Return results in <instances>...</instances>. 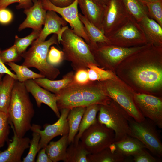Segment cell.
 I'll use <instances>...</instances> for the list:
<instances>
[{
    "label": "cell",
    "instance_id": "cell-45",
    "mask_svg": "<svg viewBox=\"0 0 162 162\" xmlns=\"http://www.w3.org/2000/svg\"><path fill=\"white\" fill-rule=\"evenodd\" d=\"M36 162H52L47 154L45 147L41 149L38 152Z\"/></svg>",
    "mask_w": 162,
    "mask_h": 162
},
{
    "label": "cell",
    "instance_id": "cell-42",
    "mask_svg": "<svg viewBox=\"0 0 162 162\" xmlns=\"http://www.w3.org/2000/svg\"><path fill=\"white\" fill-rule=\"evenodd\" d=\"M88 69H81L76 71L74 74L73 82L82 85L86 84L90 81L89 79Z\"/></svg>",
    "mask_w": 162,
    "mask_h": 162
},
{
    "label": "cell",
    "instance_id": "cell-13",
    "mask_svg": "<svg viewBox=\"0 0 162 162\" xmlns=\"http://www.w3.org/2000/svg\"><path fill=\"white\" fill-rule=\"evenodd\" d=\"M70 110L63 109L59 110L60 116L58 121L52 124H45L43 130H41V127L39 125L34 124L32 125L30 130L38 132L40 136L39 151L45 147L54 137L68 134L69 128L67 117Z\"/></svg>",
    "mask_w": 162,
    "mask_h": 162
},
{
    "label": "cell",
    "instance_id": "cell-40",
    "mask_svg": "<svg viewBox=\"0 0 162 162\" xmlns=\"http://www.w3.org/2000/svg\"><path fill=\"white\" fill-rule=\"evenodd\" d=\"M64 60L63 51H60L54 46L50 47L47 56L48 63L54 67L60 64Z\"/></svg>",
    "mask_w": 162,
    "mask_h": 162
},
{
    "label": "cell",
    "instance_id": "cell-18",
    "mask_svg": "<svg viewBox=\"0 0 162 162\" xmlns=\"http://www.w3.org/2000/svg\"><path fill=\"white\" fill-rule=\"evenodd\" d=\"M57 105L59 110L85 107L80 85L73 82L56 94Z\"/></svg>",
    "mask_w": 162,
    "mask_h": 162
},
{
    "label": "cell",
    "instance_id": "cell-11",
    "mask_svg": "<svg viewBox=\"0 0 162 162\" xmlns=\"http://www.w3.org/2000/svg\"><path fill=\"white\" fill-rule=\"evenodd\" d=\"M131 16L122 0H109L104 12L102 30L108 38L125 24Z\"/></svg>",
    "mask_w": 162,
    "mask_h": 162
},
{
    "label": "cell",
    "instance_id": "cell-38",
    "mask_svg": "<svg viewBox=\"0 0 162 162\" xmlns=\"http://www.w3.org/2000/svg\"><path fill=\"white\" fill-rule=\"evenodd\" d=\"M10 124L8 114L0 111V149L4 146L8 139Z\"/></svg>",
    "mask_w": 162,
    "mask_h": 162
},
{
    "label": "cell",
    "instance_id": "cell-31",
    "mask_svg": "<svg viewBox=\"0 0 162 162\" xmlns=\"http://www.w3.org/2000/svg\"><path fill=\"white\" fill-rule=\"evenodd\" d=\"M69 145L67 150L65 162H88L87 155L89 153L80 141L77 144L73 142Z\"/></svg>",
    "mask_w": 162,
    "mask_h": 162
},
{
    "label": "cell",
    "instance_id": "cell-10",
    "mask_svg": "<svg viewBox=\"0 0 162 162\" xmlns=\"http://www.w3.org/2000/svg\"><path fill=\"white\" fill-rule=\"evenodd\" d=\"M108 38L110 44L124 47L149 43L138 23L132 16Z\"/></svg>",
    "mask_w": 162,
    "mask_h": 162
},
{
    "label": "cell",
    "instance_id": "cell-8",
    "mask_svg": "<svg viewBox=\"0 0 162 162\" xmlns=\"http://www.w3.org/2000/svg\"><path fill=\"white\" fill-rule=\"evenodd\" d=\"M114 139L113 130L97 121L84 131L80 139L89 153L93 154L109 147Z\"/></svg>",
    "mask_w": 162,
    "mask_h": 162
},
{
    "label": "cell",
    "instance_id": "cell-50",
    "mask_svg": "<svg viewBox=\"0 0 162 162\" xmlns=\"http://www.w3.org/2000/svg\"><path fill=\"white\" fill-rule=\"evenodd\" d=\"M3 75H4L3 74L0 73V84L2 81V77H3Z\"/></svg>",
    "mask_w": 162,
    "mask_h": 162
},
{
    "label": "cell",
    "instance_id": "cell-33",
    "mask_svg": "<svg viewBox=\"0 0 162 162\" xmlns=\"http://www.w3.org/2000/svg\"><path fill=\"white\" fill-rule=\"evenodd\" d=\"M6 64L15 73L17 80L19 82H24L30 80L45 78L44 75L33 72L26 66L18 65L14 62H9Z\"/></svg>",
    "mask_w": 162,
    "mask_h": 162
},
{
    "label": "cell",
    "instance_id": "cell-22",
    "mask_svg": "<svg viewBox=\"0 0 162 162\" xmlns=\"http://www.w3.org/2000/svg\"><path fill=\"white\" fill-rule=\"evenodd\" d=\"M138 22L149 43L162 46V26L148 16L143 17Z\"/></svg>",
    "mask_w": 162,
    "mask_h": 162
},
{
    "label": "cell",
    "instance_id": "cell-3",
    "mask_svg": "<svg viewBox=\"0 0 162 162\" xmlns=\"http://www.w3.org/2000/svg\"><path fill=\"white\" fill-rule=\"evenodd\" d=\"M60 43L62 45L64 60L70 62L76 71L88 69L90 64L98 66L88 45L69 27L63 32Z\"/></svg>",
    "mask_w": 162,
    "mask_h": 162
},
{
    "label": "cell",
    "instance_id": "cell-46",
    "mask_svg": "<svg viewBox=\"0 0 162 162\" xmlns=\"http://www.w3.org/2000/svg\"><path fill=\"white\" fill-rule=\"evenodd\" d=\"M2 52L0 49V73L2 74H8L17 80L16 76L15 74L12 72L6 66L2 61L0 56L1 53Z\"/></svg>",
    "mask_w": 162,
    "mask_h": 162
},
{
    "label": "cell",
    "instance_id": "cell-30",
    "mask_svg": "<svg viewBox=\"0 0 162 162\" xmlns=\"http://www.w3.org/2000/svg\"><path fill=\"white\" fill-rule=\"evenodd\" d=\"M125 157L108 147L95 153L87 155L88 162H122L125 160Z\"/></svg>",
    "mask_w": 162,
    "mask_h": 162
},
{
    "label": "cell",
    "instance_id": "cell-27",
    "mask_svg": "<svg viewBox=\"0 0 162 162\" xmlns=\"http://www.w3.org/2000/svg\"><path fill=\"white\" fill-rule=\"evenodd\" d=\"M16 80L5 74L0 84V111L8 113L12 90Z\"/></svg>",
    "mask_w": 162,
    "mask_h": 162
},
{
    "label": "cell",
    "instance_id": "cell-26",
    "mask_svg": "<svg viewBox=\"0 0 162 162\" xmlns=\"http://www.w3.org/2000/svg\"><path fill=\"white\" fill-rule=\"evenodd\" d=\"M80 19L83 24L85 31L89 39V46H96L98 44L110 43L109 39L103 32L89 22L81 13L79 14Z\"/></svg>",
    "mask_w": 162,
    "mask_h": 162
},
{
    "label": "cell",
    "instance_id": "cell-1",
    "mask_svg": "<svg viewBox=\"0 0 162 162\" xmlns=\"http://www.w3.org/2000/svg\"><path fill=\"white\" fill-rule=\"evenodd\" d=\"M162 46L149 44L139 51L142 64L132 68L130 75L132 80L143 89L153 91L162 85V69L157 64L162 58Z\"/></svg>",
    "mask_w": 162,
    "mask_h": 162
},
{
    "label": "cell",
    "instance_id": "cell-36",
    "mask_svg": "<svg viewBox=\"0 0 162 162\" xmlns=\"http://www.w3.org/2000/svg\"><path fill=\"white\" fill-rule=\"evenodd\" d=\"M148 16L154 20L162 27V0L146 4Z\"/></svg>",
    "mask_w": 162,
    "mask_h": 162
},
{
    "label": "cell",
    "instance_id": "cell-9",
    "mask_svg": "<svg viewBox=\"0 0 162 162\" xmlns=\"http://www.w3.org/2000/svg\"><path fill=\"white\" fill-rule=\"evenodd\" d=\"M100 82L107 95L123 108L133 119L139 122L145 119L135 104L134 94L124 89L114 80Z\"/></svg>",
    "mask_w": 162,
    "mask_h": 162
},
{
    "label": "cell",
    "instance_id": "cell-5",
    "mask_svg": "<svg viewBox=\"0 0 162 162\" xmlns=\"http://www.w3.org/2000/svg\"><path fill=\"white\" fill-rule=\"evenodd\" d=\"M98 114V121L114 131V142L130 136L129 121L132 117L112 99L107 104L100 105Z\"/></svg>",
    "mask_w": 162,
    "mask_h": 162
},
{
    "label": "cell",
    "instance_id": "cell-6",
    "mask_svg": "<svg viewBox=\"0 0 162 162\" xmlns=\"http://www.w3.org/2000/svg\"><path fill=\"white\" fill-rule=\"evenodd\" d=\"M148 44L124 47L110 43H100L97 44L95 46L89 47L98 65L99 64L104 67L109 68L145 48Z\"/></svg>",
    "mask_w": 162,
    "mask_h": 162
},
{
    "label": "cell",
    "instance_id": "cell-29",
    "mask_svg": "<svg viewBox=\"0 0 162 162\" xmlns=\"http://www.w3.org/2000/svg\"><path fill=\"white\" fill-rule=\"evenodd\" d=\"M100 105L93 104L86 107V109L80 124L78 134L75 136L73 142L76 144L78 143L84 131L97 122V115L99 110Z\"/></svg>",
    "mask_w": 162,
    "mask_h": 162
},
{
    "label": "cell",
    "instance_id": "cell-25",
    "mask_svg": "<svg viewBox=\"0 0 162 162\" xmlns=\"http://www.w3.org/2000/svg\"><path fill=\"white\" fill-rule=\"evenodd\" d=\"M113 143L116 150L125 157L133 156L142 150L146 148L140 141L130 136Z\"/></svg>",
    "mask_w": 162,
    "mask_h": 162
},
{
    "label": "cell",
    "instance_id": "cell-44",
    "mask_svg": "<svg viewBox=\"0 0 162 162\" xmlns=\"http://www.w3.org/2000/svg\"><path fill=\"white\" fill-rule=\"evenodd\" d=\"M13 18L11 12L6 8L0 9V23L6 24L10 23Z\"/></svg>",
    "mask_w": 162,
    "mask_h": 162
},
{
    "label": "cell",
    "instance_id": "cell-28",
    "mask_svg": "<svg viewBox=\"0 0 162 162\" xmlns=\"http://www.w3.org/2000/svg\"><path fill=\"white\" fill-rule=\"evenodd\" d=\"M86 107L78 106L70 110L67 117L69 130V145L73 142L79 130L80 124Z\"/></svg>",
    "mask_w": 162,
    "mask_h": 162
},
{
    "label": "cell",
    "instance_id": "cell-32",
    "mask_svg": "<svg viewBox=\"0 0 162 162\" xmlns=\"http://www.w3.org/2000/svg\"><path fill=\"white\" fill-rule=\"evenodd\" d=\"M123 4L131 16L137 22L148 16V10L145 4L140 0H122Z\"/></svg>",
    "mask_w": 162,
    "mask_h": 162
},
{
    "label": "cell",
    "instance_id": "cell-41",
    "mask_svg": "<svg viewBox=\"0 0 162 162\" xmlns=\"http://www.w3.org/2000/svg\"><path fill=\"white\" fill-rule=\"evenodd\" d=\"M34 0H0V9L6 8L9 5L15 3H19L16 6L18 9H27L31 7Z\"/></svg>",
    "mask_w": 162,
    "mask_h": 162
},
{
    "label": "cell",
    "instance_id": "cell-20",
    "mask_svg": "<svg viewBox=\"0 0 162 162\" xmlns=\"http://www.w3.org/2000/svg\"><path fill=\"white\" fill-rule=\"evenodd\" d=\"M85 107L93 104L106 105L111 99L103 89L100 82L90 81L80 85Z\"/></svg>",
    "mask_w": 162,
    "mask_h": 162
},
{
    "label": "cell",
    "instance_id": "cell-16",
    "mask_svg": "<svg viewBox=\"0 0 162 162\" xmlns=\"http://www.w3.org/2000/svg\"><path fill=\"white\" fill-rule=\"evenodd\" d=\"M24 83L27 91L30 93L35 99L37 106L40 107L42 104L49 106L59 118L60 113L57 105L56 94L43 88L33 80H30Z\"/></svg>",
    "mask_w": 162,
    "mask_h": 162
},
{
    "label": "cell",
    "instance_id": "cell-19",
    "mask_svg": "<svg viewBox=\"0 0 162 162\" xmlns=\"http://www.w3.org/2000/svg\"><path fill=\"white\" fill-rule=\"evenodd\" d=\"M33 5L30 8L25 9L26 15L25 20L20 26L18 30L21 31L27 28L41 32L42 26L45 20L46 10L43 6L41 0H34Z\"/></svg>",
    "mask_w": 162,
    "mask_h": 162
},
{
    "label": "cell",
    "instance_id": "cell-24",
    "mask_svg": "<svg viewBox=\"0 0 162 162\" xmlns=\"http://www.w3.org/2000/svg\"><path fill=\"white\" fill-rule=\"evenodd\" d=\"M68 145V134L62 136L58 141H50L45 147L46 152L52 162H65Z\"/></svg>",
    "mask_w": 162,
    "mask_h": 162
},
{
    "label": "cell",
    "instance_id": "cell-39",
    "mask_svg": "<svg viewBox=\"0 0 162 162\" xmlns=\"http://www.w3.org/2000/svg\"><path fill=\"white\" fill-rule=\"evenodd\" d=\"M0 56L4 64L16 62L20 60L21 57L14 44L10 48L2 51Z\"/></svg>",
    "mask_w": 162,
    "mask_h": 162
},
{
    "label": "cell",
    "instance_id": "cell-23",
    "mask_svg": "<svg viewBox=\"0 0 162 162\" xmlns=\"http://www.w3.org/2000/svg\"><path fill=\"white\" fill-rule=\"evenodd\" d=\"M74 74L73 71H70L64 76L62 79L58 80H51L46 78L34 80L43 88L56 94L73 82Z\"/></svg>",
    "mask_w": 162,
    "mask_h": 162
},
{
    "label": "cell",
    "instance_id": "cell-49",
    "mask_svg": "<svg viewBox=\"0 0 162 162\" xmlns=\"http://www.w3.org/2000/svg\"><path fill=\"white\" fill-rule=\"evenodd\" d=\"M141 2H143L145 4H146L147 3L154 2L157 1L158 0H140Z\"/></svg>",
    "mask_w": 162,
    "mask_h": 162
},
{
    "label": "cell",
    "instance_id": "cell-14",
    "mask_svg": "<svg viewBox=\"0 0 162 162\" xmlns=\"http://www.w3.org/2000/svg\"><path fill=\"white\" fill-rule=\"evenodd\" d=\"M135 104L143 116L156 126L162 128V101L157 97L146 94L134 93Z\"/></svg>",
    "mask_w": 162,
    "mask_h": 162
},
{
    "label": "cell",
    "instance_id": "cell-35",
    "mask_svg": "<svg viewBox=\"0 0 162 162\" xmlns=\"http://www.w3.org/2000/svg\"><path fill=\"white\" fill-rule=\"evenodd\" d=\"M40 31L33 30L29 35L23 38H20L16 35L14 45L20 55L25 52L27 47L31 45L34 40L39 37Z\"/></svg>",
    "mask_w": 162,
    "mask_h": 162
},
{
    "label": "cell",
    "instance_id": "cell-48",
    "mask_svg": "<svg viewBox=\"0 0 162 162\" xmlns=\"http://www.w3.org/2000/svg\"><path fill=\"white\" fill-rule=\"evenodd\" d=\"M95 3L98 4L106 6L109 0H92Z\"/></svg>",
    "mask_w": 162,
    "mask_h": 162
},
{
    "label": "cell",
    "instance_id": "cell-21",
    "mask_svg": "<svg viewBox=\"0 0 162 162\" xmlns=\"http://www.w3.org/2000/svg\"><path fill=\"white\" fill-rule=\"evenodd\" d=\"M78 4L83 15L102 30V23L106 5L98 4L92 0H78Z\"/></svg>",
    "mask_w": 162,
    "mask_h": 162
},
{
    "label": "cell",
    "instance_id": "cell-34",
    "mask_svg": "<svg viewBox=\"0 0 162 162\" xmlns=\"http://www.w3.org/2000/svg\"><path fill=\"white\" fill-rule=\"evenodd\" d=\"M89 79L90 81L102 82L109 80H114L113 74L108 70H105L94 64L88 66Z\"/></svg>",
    "mask_w": 162,
    "mask_h": 162
},
{
    "label": "cell",
    "instance_id": "cell-12",
    "mask_svg": "<svg viewBox=\"0 0 162 162\" xmlns=\"http://www.w3.org/2000/svg\"><path fill=\"white\" fill-rule=\"evenodd\" d=\"M41 0L45 9L54 11L60 14L69 23L70 29L74 33L82 38L88 45L90 44L89 39L79 17L78 0H74L72 3L64 7L56 6L50 0Z\"/></svg>",
    "mask_w": 162,
    "mask_h": 162
},
{
    "label": "cell",
    "instance_id": "cell-37",
    "mask_svg": "<svg viewBox=\"0 0 162 162\" xmlns=\"http://www.w3.org/2000/svg\"><path fill=\"white\" fill-rule=\"evenodd\" d=\"M32 132V138L30 141L29 152L26 156L23 158L22 162H35L36 156L39 152L38 146L40 136L38 132Z\"/></svg>",
    "mask_w": 162,
    "mask_h": 162
},
{
    "label": "cell",
    "instance_id": "cell-47",
    "mask_svg": "<svg viewBox=\"0 0 162 162\" xmlns=\"http://www.w3.org/2000/svg\"><path fill=\"white\" fill-rule=\"evenodd\" d=\"M55 5L59 7H64L72 3L74 0H50Z\"/></svg>",
    "mask_w": 162,
    "mask_h": 162
},
{
    "label": "cell",
    "instance_id": "cell-15",
    "mask_svg": "<svg viewBox=\"0 0 162 162\" xmlns=\"http://www.w3.org/2000/svg\"><path fill=\"white\" fill-rule=\"evenodd\" d=\"M9 123L14 135L7 148L0 152V162H21L24 151L29 148L30 140L28 137L18 136L12 123L10 121Z\"/></svg>",
    "mask_w": 162,
    "mask_h": 162
},
{
    "label": "cell",
    "instance_id": "cell-7",
    "mask_svg": "<svg viewBox=\"0 0 162 162\" xmlns=\"http://www.w3.org/2000/svg\"><path fill=\"white\" fill-rule=\"evenodd\" d=\"M130 136L142 142L157 157H162V143L156 126L149 119L137 122L131 118L129 121Z\"/></svg>",
    "mask_w": 162,
    "mask_h": 162
},
{
    "label": "cell",
    "instance_id": "cell-43",
    "mask_svg": "<svg viewBox=\"0 0 162 162\" xmlns=\"http://www.w3.org/2000/svg\"><path fill=\"white\" fill-rule=\"evenodd\" d=\"M135 162H158L159 160L153 156L144 149L133 156Z\"/></svg>",
    "mask_w": 162,
    "mask_h": 162
},
{
    "label": "cell",
    "instance_id": "cell-2",
    "mask_svg": "<svg viewBox=\"0 0 162 162\" xmlns=\"http://www.w3.org/2000/svg\"><path fill=\"white\" fill-rule=\"evenodd\" d=\"M24 82L16 80L12 94L8 114L9 121L19 137H24L31 130L35 114L33 104Z\"/></svg>",
    "mask_w": 162,
    "mask_h": 162
},
{
    "label": "cell",
    "instance_id": "cell-4",
    "mask_svg": "<svg viewBox=\"0 0 162 162\" xmlns=\"http://www.w3.org/2000/svg\"><path fill=\"white\" fill-rule=\"evenodd\" d=\"M53 44L59 46L57 36L55 34L46 40L38 42L34 41L28 50L21 55L24 59L22 65L29 68H35L46 78L54 80L60 75V70L47 61L49 48Z\"/></svg>",
    "mask_w": 162,
    "mask_h": 162
},
{
    "label": "cell",
    "instance_id": "cell-17",
    "mask_svg": "<svg viewBox=\"0 0 162 162\" xmlns=\"http://www.w3.org/2000/svg\"><path fill=\"white\" fill-rule=\"evenodd\" d=\"M67 25L68 22L56 12L47 10L44 27L40 32L38 37L34 41H44L49 35L53 33L57 35L58 43L60 44L63 32L68 27Z\"/></svg>",
    "mask_w": 162,
    "mask_h": 162
}]
</instances>
